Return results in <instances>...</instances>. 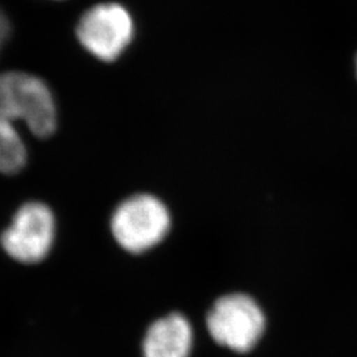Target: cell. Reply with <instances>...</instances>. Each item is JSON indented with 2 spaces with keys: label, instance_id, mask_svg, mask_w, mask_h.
<instances>
[{
  "label": "cell",
  "instance_id": "3",
  "mask_svg": "<svg viewBox=\"0 0 357 357\" xmlns=\"http://www.w3.org/2000/svg\"><path fill=\"white\" fill-rule=\"evenodd\" d=\"M206 326L217 344L245 354L261 340L266 320L253 298L234 293L217 299L208 312Z\"/></svg>",
  "mask_w": 357,
  "mask_h": 357
},
{
  "label": "cell",
  "instance_id": "5",
  "mask_svg": "<svg viewBox=\"0 0 357 357\" xmlns=\"http://www.w3.org/2000/svg\"><path fill=\"white\" fill-rule=\"evenodd\" d=\"M54 231L56 222L51 209L41 203H28L16 212L0 243L15 261L26 265L38 264L50 255Z\"/></svg>",
  "mask_w": 357,
  "mask_h": 357
},
{
  "label": "cell",
  "instance_id": "9",
  "mask_svg": "<svg viewBox=\"0 0 357 357\" xmlns=\"http://www.w3.org/2000/svg\"><path fill=\"white\" fill-rule=\"evenodd\" d=\"M356 76H357V56H356Z\"/></svg>",
  "mask_w": 357,
  "mask_h": 357
},
{
  "label": "cell",
  "instance_id": "7",
  "mask_svg": "<svg viewBox=\"0 0 357 357\" xmlns=\"http://www.w3.org/2000/svg\"><path fill=\"white\" fill-rule=\"evenodd\" d=\"M26 160V150L13 123L0 121V172L16 174Z\"/></svg>",
  "mask_w": 357,
  "mask_h": 357
},
{
  "label": "cell",
  "instance_id": "8",
  "mask_svg": "<svg viewBox=\"0 0 357 357\" xmlns=\"http://www.w3.org/2000/svg\"><path fill=\"white\" fill-rule=\"evenodd\" d=\"M8 33H10V23L7 20L6 15L0 11V50L8 38Z\"/></svg>",
  "mask_w": 357,
  "mask_h": 357
},
{
  "label": "cell",
  "instance_id": "2",
  "mask_svg": "<svg viewBox=\"0 0 357 357\" xmlns=\"http://www.w3.org/2000/svg\"><path fill=\"white\" fill-rule=\"evenodd\" d=\"M171 215L166 204L153 195L130 196L115 208L112 233L118 245L130 253H143L166 238Z\"/></svg>",
  "mask_w": 357,
  "mask_h": 357
},
{
  "label": "cell",
  "instance_id": "1",
  "mask_svg": "<svg viewBox=\"0 0 357 357\" xmlns=\"http://www.w3.org/2000/svg\"><path fill=\"white\" fill-rule=\"evenodd\" d=\"M0 121H23L33 135L50 137L57 126L51 90L40 78L28 73H0Z\"/></svg>",
  "mask_w": 357,
  "mask_h": 357
},
{
  "label": "cell",
  "instance_id": "6",
  "mask_svg": "<svg viewBox=\"0 0 357 357\" xmlns=\"http://www.w3.org/2000/svg\"><path fill=\"white\" fill-rule=\"evenodd\" d=\"M193 347L191 323L181 314L155 320L143 340L144 357H190Z\"/></svg>",
  "mask_w": 357,
  "mask_h": 357
},
{
  "label": "cell",
  "instance_id": "4",
  "mask_svg": "<svg viewBox=\"0 0 357 357\" xmlns=\"http://www.w3.org/2000/svg\"><path fill=\"white\" fill-rule=\"evenodd\" d=\"M135 24L128 8L118 3H102L91 7L78 22V41L101 61L112 63L128 50Z\"/></svg>",
  "mask_w": 357,
  "mask_h": 357
}]
</instances>
